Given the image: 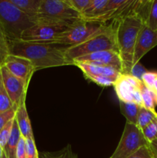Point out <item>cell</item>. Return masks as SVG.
Instances as JSON below:
<instances>
[{
  "label": "cell",
  "mask_w": 157,
  "mask_h": 158,
  "mask_svg": "<svg viewBox=\"0 0 157 158\" xmlns=\"http://www.w3.org/2000/svg\"><path fill=\"white\" fill-rule=\"evenodd\" d=\"M126 158H155L150 147L145 146Z\"/></svg>",
  "instance_id": "cell-31"
},
{
  "label": "cell",
  "mask_w": 157,
  "mask_h": 158,
  "mask_svg": "<svg viewBox=\"0 0 157 158\" xmlns=\"http://www.w3.org/2000/svg\"><path fill=\"white\" fill-rule=\"evenodd\" d=\"M143 134L148 143L150 144L152 141L157 139V117L154 119L148 126L142 130Z\"/></svg>",
  "instance_id": "cell-24"
},
{
  "label": "cell",
  "mask_w": 157,
  "mask_h": 158,
  "mask_svg": "<svg viewBox=\"0 0 157 158\" xmlns=\"http://www.w3.org/2000/svg\"><path fill=\"white\" fill-rule=\"evenodd\" d=\"M157 77V72H153V71H148L143 76L142 78V82L143 85L149 90L152 91L153 89L154 83H155V78Z\"/></svg>",
  "instance_id": "cell-30"
},
{
  "label": "cell",
  "mask_w": 157,
  "mask_h": 158,
  "mask_svg": "<svg viewBox=\"0 0 157 158\" xmlns=\"http://www.w3.org/2000/svg\"><path fill=\"white\" fill-rule=\"evenodd\" d=\"M70 26L66 25L37 23L26 29L22 35L20 40L32 43H52L60 34L67 30Z\"/></svg>",
  "instance_id": "cell-8"
},
{
  "label": "cell",
  "mask_w": 157,
  "mask_h": 158,
  "mask_svg": "<svg viewBox=\"0 0 157 158\" xmlns=\"http://www.w3.org/2000/svg\"><path fill=\"white\" fill-rule=\"evenodd\" d=\"M21 136L19 128H18L17 122L15 119L10 137H9L5 148L3 149V151L8 158H16L17 147H18Z\"/></svg>",
  "instance_id": "cell-16"
},
{
  "label": "cell",
  "mask_w": 157,
  "mask_h": 158,
  "mask_svg": "<svg viewBox=\"0 0 157 158\" xmlns=\"http://www.w3.org/2000/svg\"><path fill=\"white\" fill-rule=\"evenodd\" d=\"M15 119L17 122L22 137L25 139L34 137L30 119L26 106V98L22 100L15 111Z\"/></svg>",
  "instance_id": "cell-14"
},
{
  "label": "cell",
  "mask_w": 157,
  "mask_h": 158,
  "mask_svg": "<svg viewBox=\"0 0 157 158\" xmlns=\"http://www.w3.org/2000/svg\"><path fill=\"white\" fill-rule=\"evenodd\" d=\"M117 50L114 22L106 25L103 29L85 40L80 44L66 47L65 54L73 65V60L78 57L104 50ZM118 51V50H117Z\"/></svg>",
  "instance_id": "cell-3"
},
{
  "label": "cell",
  "mask_w": 157,
  "mask_h": 158,
  "mask_svg": "<svg viewBox=\"0 0 157 158\" xmlns=\"http://www.w3.org/2000/svg\"><path fill=\"white\" fill-rule=\"evenodd\" d=\"M4 66L12 75L22 80L29 86L35 69L29 60L23 57L9 55L5 60Z\"/></svg>",
  "instance_id": "cell-11"
},
{
  "label": "cell",
  "mask_w": 157,
  "mask_h": 158,
  "mask_svg": "<svg viewBox=\"0 0 157 158\" xmlns=\"http://www.w3.org/2000/svg\"><path fill=\"white\" fill-rule=\"evenodd\" d=\"M133 103H135V104H137L138 106L143 107V100H142V95L141 93H140L139 89H137L135 91L133 95Z\"/></svg>",
  "instance_id": "cell-35"
},
{
  "label": "cell",
  "mask_w": 157,
  "mask_h": 158,
  "mask_svg": "<svg viewBox=\"0 0 157 158\" xmlns=\"http://www.w3.org/2000/svg\"><path fill=\"white\" fill-rule=\"evenodd\" d=\"M16 158H26V139L23 137H20L16 151Z\"/></svg>",
  "instance_id": "cell-34"
},
{
  "label": "cell",
  "mask_w": 157,
  "mask_h": 158,
  "mask_svg": "<svg viewBox=\"0 0 157 158\" xmlns=\"http://www.w3.org/2000/svg\"><path fill=\"white\" fill-rule=\"evenodd\" d=\"M113 22L115 24L117 50L122 61V74H130L131 69L133 66L135 43L144 23L133 12V7L127 15Z\"/></svg>",
  "instance_id": "cell-2"
},
{
  "label": "cell",
  "mask_w": 157,
  "mask_h": 158,
  "mask_svg": "<svg viewBox=\"0 0 157 158\" xmlns=\"http://www.w3.org/2000/svg\"><path fill=\"white\" fill-rule=\"evenodd\" d=\"M108 2L109 0H92L90 5L82 13L81 19L86 22H91L93 19L101 14L108 4Z\"/></svg>",
  "instance_id": "cell-18"
},
{
  "label": "cell",
  "mask_w": 157,
  "mask_h": 158,
  "mask_svg": "<svg viewBox=\"0 0 157 158\" xmlns=\"http://www.w3.org/2000/svg\"><path fill=\"white\" fill-rule=\"evenodd\" d=\"M39 158H78L76 154L73 152L71 145H67L61 151L55 152H42Z\"/></svg>",
  "instance_id": "cell-22"
},
{
  "label": "cell",
  "mask_w": 157,
  "mask_h": 158,
  "mask_svg": "<svg viewBox=\"0 0 157 158\" xmlns=\"http://www.w3.org/2000/svg\"><path fill=\"white\" fill-rule=\"evenodd\" d=\"M66 1L72 9L79 14L81 17L82 13L90 5L92 0H66Z\"/></svg>",
  "instance_id": "cell-26"
},
{
  "label": "cell",
  "mask_w": 157,
  "mask_h": 158,
  "mask_svg": "<svg viewBox=\"0 0 157 158\" xmlns=\"http://www.w3.org/2000/svg\"><path fill=\"white\" fill-rule=\"evenodd\" d=\"M26 158H39L34 137L26 139Z\"/></svg>",
  "instance_id": "cell-29"
},
{
  "label": "cell",
  "mask_w": 157,
  "mask_h": 158,
  "mask_svg": "<svg viewBox=\"0 0 157 158\" xmlns=\"http://www.w3.org/2000/svg\"><path fill=\"white\" fill-rule=\"evenodd\" d=\"M146 72H148L147 69L145 68V66H143L142 63H140V62L135 63L132 66V69L130 71V75H132V77H135L138 80H141L143 78V76L146 73Z\"/></svg>",
  "instance_id": "cell-33"
},
{
  "label": "cell",
  "mask_w": 157,
  "mask_h": 158,
  "mask_svg": "<svg viewBox=\"0 0 157 158\" xmlns=\"http://www.w3.org/2000/svg\"><path fill=\"white\" fill-rule=\"evenodd\" d=\"M16 108L13 107L4 113L0 114V131L9 123L10 120L15 118Z\"/></svg>",
  "instance_id": "cell-32"
},
{
  "label": "cell",
  "mask_w": 157,
  "mask_h": 158,
  "mask_svg": "<svg viewBox=\"0 0 157 158\" xmlns=\"http://www.w3.org/2000/svg\"><path fill=\"white\" fill-rule=\"evenodd\" d=\"M157 46V31L152 30L143 24L139 32L134 49L133 65L139 63L148 52Z\"/></svg>",
  "instance_id": "cell-12"
},
{
  "label": "cell",
  "mask_w": 157,
  "mask_h": 158,
  "mask_svg": "<svg viewBox=\"0 0 157 158\" xmlns=\"http://www.w3.org/2000/svg\"><path fill=\"white\" fill-rule=\"evenodd\" d=\"M149 147H150L151 150H152L155 157L157 158V139L154 140V141H152V143L149 144Z\"/></svg>",
  "instance_id": "cell-36"
},
{
  "label": "cell",
  "mask_w": 157,
  "mask_h": 158,
  "mask_svg": "<svg viewBox=\"0 0 157 158\" xmlns=\"http://www.w3.org/2000/svg\"><path fill=\"white\" fill-rule=\"evenodd\" d=\"M83 71L84 76L86 77L91 76H104L111 78L118 79L121 75V72L119 69L111 66H99V65L89 64V63H78L75 64Z\"/></svg>",
  "instance_id": "cell-13"
},
{
  "label": "cell",
  "mask_w": 157,
  "mask_h": 158,
  "mask_svg": "<svg viewBox=\"0 0 157 158\" xmlns=\"http://www.w3.org/2000/svg\"><path fill=\"white\" fill-rule=\"evenodd\" d=\"M106 26V24L90 23L79 19L67 30L60 34L52 43L66 47L75 46L84 42L91 35L101 31Z\"/></svg>",
  "instance_id": "cell-6"
},
{
  "label": "cell",
  "mask_w": 157,
  "mask_h": 158,
  "mask_svg": "<svg viewBox=\"0 0 157 158\" xmlns=\"http://www.w3.org/2000/svg\"><path fill=\"white\" fill-rule=\"evenodd\" d=\"M2 154H3V149L2 148V147L0 146V158H2Z\"/></svg>",
  "instance_id": "cell-38"
},
{
  "label": "cell",
  "mask_w": 157,
  "mask_h": 158,
  "mask_svg": "<svg viewBox=\"0 0 157 158\" xmlns=\"http://www.w3.org/2000/svg\"><path fill=\"white\" fill-rule=\"evenodd\" d=\"M141 106H138L133 102L124 103L120 102V111L121 114L126 117V121L130 123L136 124L137 117Z\"/></svg>",
  "instance_id": "cell-19"
},
{
  "label": "cell",
  "mask_w": 157,
  "mask_h": 158,
  "mask_svg": "<svg viewBox=\"0 0 157 158\" xmlns=\"http://www.w3.org/2000/svg\"><path fill=\"white\" fill-rule=\"evenodd\" d=\"M2 158H8L7 156L6 155V154L4 153V151H3V154H2Z\"/></svg>",
  "instance_id": "cell-39"
},
{
  "label": "cell",
  "mask_w": 157,
  "mask_h": 158,
  "mask_svg": "<svg viewBox=\"0 0 157 158\" xmlns=\"http://www.w3.org/2000/svg\"><path fill=\"white\" fill-rule=\"evenodd\" d=\"M34 25L32 17L22 12L10 0H0V26L8 41L20 40L23 32Z\"/></svg>",
  "instance_id": "cell-4"
},
{
  "label": "cell",
  "mask_w": 157,
  "mask_h": 158,
  "mask_svg": "<svg viewBox=\"0 0 157 158\" xmlns=\"http://www.w3.org/2000/svg\"><path fill=\"white\" fill-rule=\"evenodd\" d=\"M86 79L91 80L92 82H94L99 86H103V87L113 86L114 83L117 80V79L104 77V76H91V77H86Z\"/></svg>",
  "instance_id": "cell-28"
},
{
  "label": "cell",
  "mask_w": 157,
  "mask_h": 158,
  "mask_svg": "<svg viewBox=\"0 0 157 158\" xmlns=\"http://www.w3.org/2000/svg\"><path fill=\"white\" fill-rule=\"evenodd\" d=\"M18 9L31 17L35 16L39 12L42 0H10Z\"/></svg>",
  "instance_id": "cell-17"
},
{
  "label": "cell",
  "mask_w": 157,
  "mask_h": 158,
  "mask_svg": "<svg viewBox=\"0 0 157 158\" xmlns=\"http://www.w3.org/2000/svg\"><path fill=\"white\" fill-rule=\"evenodd\" d=\"M13 107V104L5 89L1 75H0V114L6 112Z\"/></svg>",
  "instance_id": "cell-23"
},
{
  "label": "cell",
  "mask_w": 157,
  "mask_h": 158,
  "mask_svg": "<svg viewBox=\"0 0 157 158\" xmlns=\"http://www.w3.org/2000/svg\"><path fill=\"white\" fill-rule=\"evenodd\" d=\"M155 101H156V104H157V95L155 96Z\"/></svg>",
  "instance_id": "cell-40"
},
{
  "label": "cell",
  "mask_w": 157,
  "mask_h": 158,
  "mask_svg": "<svg viewBox=\"0 0 157 158\" xmlns=\"http://www.w3.org/2000/svg\"><path fill=\"white\" fill-rule=\"evenodd\" d=\"M32 19L34 24L48 23L72 26L81 19V17L66 0H42L38 14L32 17Z\"/></svg>",
  "instance_id": "cell-5"
},
{
  "label": "cell",
  "mask_w": 157,
  "mask_h": 158,
  "mask_svg": "<svg viewBox=\"0 0 157 158\" xmlns=\"http://www.w3.org/2000/svg\"><path fill=\"white\" fill-rule=\"evenodd\" d=\"M140 93L142 95L143 107L152 111L154 114H157L155 109L156 101H155V95L154 94V93L149 90L144 85H143L142 87L140 88Z\"/></svg>",
  "instance_id": "cell-20"
},
{
  "label": "cell",
  "mask_w": 157,
  "mask_h": 158,
  "mask_svg": "<svg viewBox=\"0 0 157 158\" xmlns=\"http://www.w3.org/2000/svg\"><path fill=\"white\" fill-rule=\"evenodd\" d=\"M149 145L142 130L135 124L126 121L119 143L109 158H126L143 147Z\"/></svg>",
  "instance_id": "cell-7"
},
{
  "label": "cell",
  "mask_w": 157,
  "mask_h": 158,
  "mask_svg": "<svg viewBox=\"0 0 157 158\" xmlns=\"http://www.w3.org/2000/svg\"><path fill=\"white\" fill-rule=\"evenodd\" d=\"M9 55L29 60L35 71L46 68L72 65L65 54L66 46L53 43L8 41Z\"/></svg>",
  "instance_id": "cell-1"
},
{
  "label": "cell",
  "mask_w": 157,
  "mask_h": 158,
  "mask_svg": "<svg viewBox=\"0 0 157 158\" xmlns=\"http://www.w3.org/2000/svg\"><path fill=\"white\" fill-rule=\"evenodd\" d=\"M145 25L152 30L157 31V0H152L150 10Z\"/></svg>",
  "instance_id": "cell-25"
},
{
  "label": "cell",
  "mask_w": 157,
  "mask_h": 158,
  "mask_svg": "<svg viewBox=\"0 0 157 158\" xmlns=\"http://www.w3.org/2000/svg\"><path fill=\"white\" fill-rule=\"evenodd\" d=\"M0 75L13 106L17 109L22 100L26 98L29 86L22 80L12 75L4 66H0Z\"/></svg>",
  "instance_id": "cell-9"
},
{
  "label": "cell",
  "mask_w": 157,
  "mask_h": 158,
  "mask_svg": "<svg viewBox=\"0 0 157 158\" xmlns=\"http://www.w3.org/2000/svg\"><path fill=\"white\" fill-rule=\"evenodd\" d=\"M78 63H89L99 66H111L119 69L122 73V61L117 50H104L78 57L73 60V65Z\"/></svg>",
  "instance_id": "cell-10"
},
{
  "label": "cell",
  "mask_w": 157,
  "mask_h": 158,
  "mask_svg": "<svg viewBox=\"0 0 157 158\" xmlns=\"http://www.w3.org/2000/svg\"><path fill=\"white\" fill-rule=\"evenodd\" d=\"M14 120H15V118L12 119V120H10V121H9V123L0 131V146L2 147V149L5 148L8 140H9V137H10L12 127H13Z\"/></svg>",
  "instance_id": "cell-27"
},
{
  "label": "cell",
  "mask_w": 157,
  "mask_h": 158,
  "mask_svg": "<svg viewBox=\"0 0 157 158\" xmlns=\"http://www.w3.org/2000/svg\"><path fill=\"white\" fill-rule=\"evenodd\" d=\"M152 92L154 93L155 96L157 95V77L155 78V83H154V86H153V89H152Z\"/></svg>",
  "instance_id": "cell-37"
},
{
  "label": "cell",
  "mask_w": 157,
  "mask_h": 158,
  "mask_svg": "<svg viewBox=\"0 0 157 158\" xmlns=\"http://www.w3.org/2000/svg\"><path fill=\"white\" fill-rule=\"evenodd\" d=\"M156 117L157 114H154L152 111L149 110L146 108L141 107L139 110V112L136 124L135 125L140 130H143Z\"/></svg>",
  "instance_id": "cell-21"
},
{
  "label": "cell",
  "mask_w": 157,
  "mask_h": 158,
  "mask_svg": "<svg viewBox=\"0 0 157 158\" xmlns=\"http://www.w3.org/2000/svg\"><path fill=\"white\" fill-rule=\"evenodd\" d=\"M112 86L120 102L131 103L133 101L134 93L137 89L132 86L125 74H121Z\"/></svg>",
  "instance_id": "cell-15"
}]
</instances>
